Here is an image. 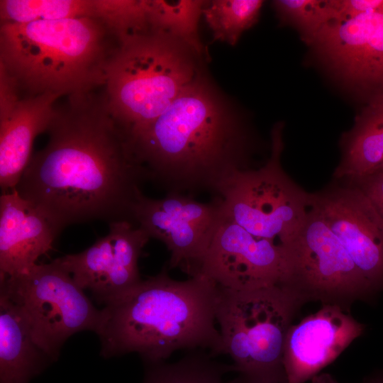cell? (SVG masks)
I'll use <instances>...</instances> for the list:
<instances>
[{
    "label": "cell",
    "mask_w": 383,
    "mask_h": 383,
    "mask_svg": "<svg viewBox=\"0 0 383 383\" xmlns=\"http://www.w3.org/2000/svg\"><path fill=\"white\" fill-rule=\"evenodd\" d=\"M365 331V326L334 305L292 325L284 348L287 383H304L317 376Z\"/></svg>",
    "instance_id": "15"
},
{
    "label": "cell",
    "mask_w": 383,
    "mask_h": 383,
    "mask_svg": "<svg viewBox=\"0 0 383 383\" xmlns=\"http://www.w3.org/2000/svg\"><path fill=\"white\" fill-rule=\"evenodd\" d=\"M168 270L165 265L101 309L96 333L104 357L135 353L146 365L165 361L179 350L221 355L218 285L200 274L176 280Z\"/></svg>",
    "instance_id": "3"
},
{
    "label": "cell",
    "mask_w": 383,
    "mask_h": 383,
    "mask_svg": "<svg viewBox=\"0 0 383 383\" xmlns=\"http://www.w3.org/2000/svg\"><path fill=\"white\" fill-rule=\"evenodd\" d=\"M130 141L148 181L167 193L214 197L235 173L253 168L251 128L201 71Z\"/></svg>",
    "instance_id": "2"
},
{
    "label": "cell",
    "mask_w": 383,
    "mask_h": 383,
    "mask_svg": "<svg viewBox=\"0 0 383 383\" xmlns=\"http://www.w3.org/2000/svg\"><path fill=\"white\" fill-rule=\"evenodd\" d=\"M222 216L216 198L201 202L173 192L161 199L143 194L133 209L135 225L170 251L168 268H179L188 277L199 274Z\"/></svg>",
    "instance_id": "10"
},
{
    "label": "cell",
    "mask_w": 383,
    "mask_h": 383,
    "mask_svg": "<svg viewBox=\"0 0 383 383\" xmlns=\"http://www.w3.org/2000/svg\"><path fill=\"white\" fill-rule=\"evenodd\" d=\"M335 13V21L383 10V0H331Z\"/></svg>",
    "instance_id": "26"
},
{
    "label": "cell",
    "mask_w": 383,
    "mask_h": 383,
    "mask_svg": "<svg viewBox=\"0 0 383 383\" xmlns=\"http://www.w3.org/2000/svg\"><path fill=\"white\" fill-rule=\"evenodd\" d=\"M311 203L374 291H383V223L364 193L335 179L311 193Z\"/></svg>",
    "instance_id": "12"
},
{
    "label": "cell",
    "mask_w": 383,
    "mask_h": 383,
    "mask_svg": "<svg viewBox=\"0 0 383 383\" xmlns=\"http://www.w3.org/2000/svg\"><path fill=\"white\" fill-rule=\"evenodd\" d=\"M213 358L209 353L196 350L173 362L146 364L143 383H227L223 377L228 372H235L233 365Z\"/></svg>",
    "instance_id": "20"
},
{
    "label": "cell",
    "mask_w": 383,
    "mask_h": 383,
    "mask_svg": "<svg viewBox=\"0 0 383 383\" xmlns=\"http://www.w3.org/2000/svg\"><path fill=\"white\" fill-rule=\"evenodd\" d=\"M150 239L131 222H113L108 233L91 246L56 260L79 287L106 306L128 295L142 282L138 260Z\"/></svg>",
    "instance_id": "11"
},
{
    "label": "cell",
    "mask_w": 383,
    "mask_h": 383,
    "mask_svg": "<svg viewBox=\"0 0 383 383\" xmlns=\"http://www.w3.org/2000/svg\"><path fill=\"white\" fill-rule=\"evenodd\" d=\"M304 304L282 284L243 289L218 287L221 354L231 357L238 374L227 383H287L285 339Z\"/></svg>",
    "instance_id": "6"
},
{
    "label": "cell",
    "mask_w": 383,
    "mask_h": 383,
    "mask_svg": "<svg viewBox=\"0 0 383 383\" xmlns=\"http://www.w3.org/2000/svg\"><path fill=\"white\" fill-rule=\"evenodd\" d=\"M16 189L60 230L104 221L135 225L133 209L148 181L105 91L67 96Z\"/></svg>",
    "instance_id": "1"
},
{
    "label": "cell",
    "mask_w": 383,
    "mask_h": 383,
    "mask_svg": "<svg viewBox=\"0 0 383 383\" xmlns=\"http://www.w3.org/2000/svg\"><path fill=\"white\" fill-rule=\"evenodd\" d=\"M58 94L0 99V187L15 189L32 157L36 136L47 131L54 118Z\"/></svg>",
    "instance_id": "16"
},
{
    "label": "cell",
    "mask_w": 383,
    "mask_h": 383,
    "mask_svg": "<svg viewBox=\"0 0 383 383\" xmlns=\"http://www.w3.org/2000/svg\"><path fill=\"white\" fill-rule=\"evenodd\" d=\"M310 45L338 76L369 97L383 89V10L329 22Z\"/></svg>",
    "instance_id": "14"
},
{
    "label": "cell",
    "mask_w": 383,
    "mask_h": 383,
    "mask_svg": "<svg viewBox=\"0 0 383 383\" xmlns=\"http://www.w3.org/2000/svg\"><path fill=\"white\" fill-rule=\"evenodd\" d=\"M0 293L16 306L35 342L55 362L70 336L96 333L101 321V310L56 259L0 278Z\"/></svg>",
    "instance_id": "8"
},
{
    "label": "cell",
    "mask_w": 383,
    "mask_h": 383,
    "mask_svg": "<svg viewBox=\"0 0 383 383\" xmlns=\"http://www.w3.org/2000/svg\"><path fill=\"white\" fill-rule=\"evenodd\" d=\"M120 44L97 18L2 23L0 67L21 96L87 93L104 87Z\"/></svg>",
    "instance_id": "4"
},
{
    "label": "cell",
    "mask_w": 383,
    "mask_h": 383,
    "mask_svg": "<svg viewBox=\"0 0 383 383\" xmlns=\"http://www.w3.org/2000/svg\"><path fill=\"white\" fill-rule=\"evenodd\" d=\"M377 170H383V165ZM376 172V171H375Z\"/></svg>",
    "instance_id": "29"
},
{
    "label": "cell",
    "mask_w": 383,
    "mask_h": 383,
    "mask_svg": "<svg viewBox=\"0 0 383 383\" xmlns=\"http://www.w3.org/2000/svg\"><path fill=\"white\" fill-rule=\"evenodd\" d=\"M263 1L213 0L202 10L213 40L235 45L242 33L258 20Z\"/></svg>",
    "instance_id": "23"
},
{
    "label": "cell",
    "mask_w": 383,
    "mask_h": 383,
    "mask_svg": "<svg viewBox=\"0 0 383 383\" xmlns=\"http://www.w3.org/2000/svg\"><path fill=\"white\" fill-rule=\"evenodd\" d=\"M96 18L95 0H1V24Z\"/></svg>",
    "instance_id": "22"
},
{
    "label": "cell",
    "mask_w": 383,
    "mask_h": 383,
    "mask_svg": "<svg viewBox=\"0 0 383 383\" xmlns=\"http://www.w3.org/2000/svg\"><path fill=\"white\" fill-rule=\"evenodd\" d=\"M282 123L271 132V153L258 168L235 173L216 198L223 215L250 234L285 247L303 226L311 193L297 184L281 164Z\"/></svg>",
    "instance_id": "7"
},
{
    "label": "cell",
    "mask_w": 383,
    "mask_h": 383,
    "mask_svg": "<svg viewBox=\"0 0 383 383\" xmlns=\"http://www.w3.org/2000/svg\"><path fill=\"white\" fill-rule=\"evenodd\" d=\"M311 380L312 383H337L331 375L326 374L317 375Z\"/></svg>",
    "instance_id": "28"
},
{
    "label": "cell",
    "mask_w": 383,
    "mask_h": 383,
    "mask_svg": "<svg viewBox=\"0 0 383 383\" xmlns=\"http://www.w3.org/2000/svg\"><path fill=\"white\" fill-rule=\"evenodd\" d=\"M287 273L284 247L254 236L223 213L199 274L218 287L243 289L283 284Z\"/></svg>",
    "instance_id": "13"
},
{
    "label": "cell",
    "mask_w": 383,
    "mask_h": 383,
    "mask_svg": "<svg viewBox=\"0 0 383 383\" xmlns=\"http://www.w3.org/2000/svg\"><path fill=\"white\" fill-rule=\"evenodd\" d=\"M360 383H383V370L370 374Z\"/></svg>",
    "instance_id": "27"
},
{
    "label": "cell",
    "mask_w": 383,
    "mask_h": 383,
    "mask_svg": "<svg viewBox=\"0 0 383 383\" xmlns=\"http://www.w3.org/2000/svg\"><path fill=\"white\" fill-rule=\"evenodd\" d=\"M341 150L335 179L362 178L383 165V89L369 97L353 128L343 135Z\"/></svg>",
    "instance_id": "18"
},
{
    "label": "cell",
    "mask_w": 383,
    "mask_h": 383,
    "mask_svg": "<svg viewBox=\"0 0 383 383\" xmlns=\"http://www.w3.org/2000/svg\"><path fill=\"white\" fill-rule=\"evenodd\" d=\"M189 45L150 30L121 40L107 70L109 110L129 137L160 116L200 72Z\"/></svg>",
    "instance_id": "5"
},
{
    "label": "cell",
    "mask_w": 383,
    "mask_h": 383,
    "mask_svg": "<svg viewBox=\"0 0 383 383\" xmlns=\"http://www.w3.org/2000/svg\"><path fill=\"white\" fill-rule=\"evenodd\" d=\"M345 182L356 185L364 193L383 223V170Z\"/></svg>",
    "instance_id": "25"
},
{
    "label": "cell",
    "mask_w": 383,
    "mask_h": 383,
    "mask_svg": "<svg viewBox=\"0 0 383 383\" xmlns=\"http://www.w3.org/2000/svg\"><path fill=\"white\" fill-rule=\"evenodd\" d=\"M272 4L282 18L294 25L309 45L335 18L331 0H276Z\"/></svg>",
    "instance_id": "24"
},
{
    "label": "cell",
    "mask_w": 383,
    "mask_h": 383,
    "mask_svg": "<svg viewBox=\"0 0 383 383\" xmlns=\"http://www.w3.org/2000/svg\"><path fill=\"white\" fill-rule=\"evenodd\" d=\"M60 233L15 189L0 197V278L29 270L52 248Z\"/></svg>",
    "instance_id": "17"
},
{
    "label": "cell",
    "mask_w": 383,
    "mask_h": 383,
    "mask_svg": "<svg viewBox=\"0 0 383 383\" xmlns=\"http://www.w3.org/2000/svg\"><path fill=\"white\" fill-rule=\"evenodd\" d=\"M54 362L35 342L16 306L0 293V383H29Z\"/></svg>",
    "instance_id": "19"
},
{
    "label": "cell",
    "mask_w": 383,
    "mask_h": 383,
    "mask_svg": "<svg viewBox=\"0 0 383 383\" xmlns=\"http://www.w3.org/2000/svg\"><path fill=\"white\" fill-rule=\"evenodd\" d=\"M284 248L283 284L304 303L319 301L350 312L354 302L369 301L377 294L311 201L303 226Z\"/></svg>",
    "instance_id": "9"
},
{
    "label": "cell",
    "mask_w": 383,
    "mask_h": 383,
    "mask_svg": "<svg viewBox=\"0 0 383 383\" xmlns=\"http://www.w3.org/2000/svg\"><path fill=\"white\" fill-rule=\"evenodd\" d=\"M206 1L150 0L151 30L167 33L182 41L199 56L204 53L198 25Z\"/></svg>",
    "instance_id": "21"
}]
</instances>
